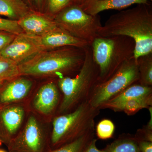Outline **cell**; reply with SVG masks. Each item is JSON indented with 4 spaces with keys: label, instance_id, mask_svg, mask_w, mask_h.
<instances>
[{
    "label": "cell",
    "instance_id": "9",
    "mask_svg": "<svg viewBox=\"0 0 152 152\" xmlns=\"http://www.w3.org/2000/svg\"><path fill=\"white\" fill-rule=\"evenodd\" d=\"M46 50L40 37L23 32L16 35L12 42L0 51V55L19 65L43 51Z\"/></svg>",
    "mask_w": 152,
    "mask_h": 152
},
{
    "label": "cell",
    "instance_id": "36",
    "mask_svg": "<svg viewBox=\"0 0 152 152\" xmlns=\"http://www.w3.org/2000/svg\"><path fill=\"white\" fill-rule=\"evenodd\" d=\"M100 1H102V0H100Z\"/></svg>",
    "mask_w": 152,
    "mask_h": 152
},
{
    "label": "cell",
    "instance_id": "25",
    "mask_svg": "<svg viewBox=\"0 0 152 152\" xmlns=\"http://www.w3.org/2000/svg\"><path fill=\"white\" fill-rule=\"evenodd\" d=\"M0 31L7 32L15 35L23 32L18 24V20L0 18Z\"/></svg>",
    "mask_w": 152,
    "mask_h": 152
},
{
    "label": "cell",
    "instance_id": "31",
    "mask_svg": "<svg viewBox=\"0 0 152 152\" xmlns=\"http://www.w3.org/2000/svg\"><path fill=\"white\" fill-rule=\"evenodd\" d=\"M86 0H72L73 4L78 5L79 6H81Z\"/></svg>",
    "mask_w": 152,
    "mask_h": 152
},
{
    "label": "cell",
    "instance_id": "32",
    "mask_svg": "<svg viewBox=\"0 0 152 152\" xmlns=\"http://www.w3.org/2000/svg\"><path fill=\"white\" fill-rule=\"evenodd\" d=\"M25 1H26V3H27L31 7V0H25Z\"/></svg>",
    "mask_w": 152,
    "mask_h": 152
},
{
    "label": "cell",
    "instance_id": "27",
    "mask_svg": "<svg viewBox=\"0 0 152 152\" xmlns=\"http://www.w3.org/2000/svg\"><path fill=\"white\" fill-rule=\"evenodd\" d=\"M16 35L0 31V51L14 39Z\"/></svg>",
    "mask_w": 152,
    "mask_h": 152
},
{
    "label": "cell",
    "instance_id": "18",
    "mask_svg": "<svg viewBox=\"0 0 152 152\" xmlns=\"http://www.w3.org/2000/svg\"><path fill=\"white\" fill-rule=\"evenodd\" d=\"M104 152H141L134 135L120 136L103 149Z\"/></svg>",
    "mask_w": 152,
    "mask_h": 152
},
{
    "label": "cell",
    "instance_id": "23",
    "mask_svg": "<svg viewBox=\"0 0 152 152\" xmlns=\"http://www.w3.org/2000/svg\"><path fill=\"white\" fill-rule=\"evenodd\" d=\"M72 4V0H45L42 13L54 19L57 14Z\"/></svg>",
    "mask_w": 152,
    "mask_h": 152
},
{
    "label": "cell",
    "instance_id": "22",
    "mask_svg": "<svg viewBox=\"0 0 152 152\" xmlns=\"http://www.w3.org/2000/svg\"><path fill=\"white\" fill-rule=\"evenodd\" d=\"M20 76L19 65L0 55V86Z\"/></svg>",
    "mask_w": 152,
    "mask_h": 152
},
{
    "label": "cell",
    "instance_id": "20",
    "mask_svg": "<svg viewBox=\"0 0 152 152\" xmlns=\"http://www.w3.org/2000/svg\"><path fill=\"white\" fill-rule=\"evenodd\" d=\"M152 106V94L143 97L132 99L118 108L115 112H124L128 115H132L144 108Z\"/></svg>",
    "mask_w": 152,
    "mask_h": 152
},
{
    "label": "cell",
    "instance_id": "14",
    "mask_svg": "<svg viewBox=\"0 0 152 152\" xmlns=\"http://www.w3.org/2000/svg\"><path fill=\"white\" fill-rule=\"evenodd\" d=\"M0 92V102L7 104L23 99L32 86L31 81L19 77L9 81Z\"/></svg>",
    "mask_w": 152,
    "mask_h": 152
},
{
    "label": "cell",
    "instance_id": "4",
    "mask_svg": "<svg viewBox=\"0 0 152 152\" xmlns=\"http://www.w3.org/2000/svg\"><path fill=\"white\" fill-rule=\"evenodd\" d=\"M90 46L93 60L99 69L98 83H101L110 78L125 61L134 57L135 43L126 36H99Z\"/></svg>",
    "mask_w": 152,
    "mask_h": 152
},
{
    "label": "cell",
    "instance_id": "33",
    "mask_svg": "<svg viewBox=\"0 0 152 152\" xmlns=\"http://www.w3.org/2000/svg\"><path fill=\"white\" fill-rule=\"evenodd\" d=\"M3 143V142L2 141L1 139V137H0V146Z\"/></svg>",
    "mask_w": 152,
    "mask_h": 152
},
{
    "label": "cell",
    "instance_id": "8",
    "mask_svg": "<svg viewBox=\"0 0 152 152\" xmlns=\"http://www.w3.org/2000/svg\"><path fill=\"white\" fill-rule=\"evenodd\" d=\"M9 152H47L50 149V140L34 116L7 145Z\"/></svg>",
    "mask_w": 152,
    "mask_h": 152
},
{
    "label": "cell",
    "instance_id": "3",
    "mask_svg": "<svg viewBox=\"0 0 152 152\" xmlns=\"http://www.w3.org/2000/svg\"><path fill=\"white\" fill-rule=\"evenodd\" d=\"M85 53L84 62L77 75L58 79V87L63 95L58 110L61 115L72 111L88 101L98 83L99 69L93 60L91 46L85 48Z\"/></svg>",
    "mask_w": 152,
    "mask_h": 152
},
{
    "label": "cell",
    "instance_id": "28",
    "mask_svg": "<svg viewBox=\"0 0 152 152\" xmlns=\"http://www.w3.org/2000/svg\"><path fill=\"white\" fill-rule=\"evenodd\" d=\"M137 142L141 152H152V142L147 141H139Z\"/></svg>",
    "mask_w": 152,
    "mask_h": 152
},
{
    "label": "cell",
    "instance_id": "21",
    "mask_svg": "<svg viewBox=\"0 0 152 152\" xmlns=\"http://www.w3.org/2000/svg\"><path fill=\"white\" fill-rule=\"evenodd\" d=\"M95 130L91 131L84 135L64 145L49 150L47 152H83L93 139L95 137Z\"/></svg>",
    "mask_w": 152,
    "mask_h": 152
},
{
    "label": "cell",
    "instance_id": "34",
    "mask_svg": "<svg viewBox=\"0 0 152 152\" xmlns=\"http://www.w3.org/2000/svg\"><path fill=\"white\" fill-rule=\"evenodd\" d=\"M0 152H7L6 151H4V150H2V149H0Z\"/></svg>",
    "mask_w": 152,
    "mask_h": 152
},
{
    "label": "cell",
    "instance_id": "19",
    "mask_svg": "<svg viewBox=\"0 0 152 152\" xmlns=\"http://www.w3.org/2000/svg\"><path fill=\"white\" fill-rule=\"evenodd\" d=\"M138 67V83L142 86L152 87V53L143 55L137 60Z\"/></svg>",
    "mask_w": 152,
    "mask_h": 152
},
{
    "label": "cell",
    "instance_id": "5",
    "mask_svg": "<svg viewBox=\"0 0 152 152\" xmlns=\"http://www.w3.org/2000/svg\"><path fill=\"white\" fill-rule=\"evenodd\" d=\"M100 110L87 101L72 111L55 117L50 137L51 149L74 141L95 130V118Z\"/></svg>",
    "mask_w": 152,
    "mask_h": 152
},
{
    "label": "cell",
    "instance_id": "26",
    "mask_svg": "<svg viewBox=\"0 0 152 152\" xmlns=\"http://www.w3.org/2000/svg\"><path fill=\"white\" fill-rule=\"evenodd\" d=\"M134 136L137 141H147L152 142V130L144 126L143 128L138 130Z\"/></svg>",
    "mask_w": 152,
    "mask_h": 152
},
{
    "label": "cell",
    "instance_id": "15",
    "mask_svg": "<svg viewBox=\"0 0 152 152\" xmlns=\"http://www.w3.org/2000/svg\"><path fill=\"white\" fill-rule=\"evenodd\" d=\"M148 0H86L80 6L87 13L96 15L107 10H121L126 8L133 4H146Z\"/></svg>",
    "mask_w": 152,
    "mask_h": 152
},
{
    "label": "cell",
    "instance_id": "29",
    "mask_svg": "<svg viewBox=\"0 0 152 152\" xmlns=\"http://www.w3.org/2000/svg\"><path fill=\"white\" fill-rule=\"evenodd\" d=\"M97 140L95 137L93 139L83 152H104L103 150H100L97 148L96 145Z\"/></svg>",
    "mask_w": 152,
    "mask_h": 152
},
{
    "label": "cell",
    "instance_id": "7",
    "mask_svg": "<svg viewBox=\"0 0 152 152\" xmlns=\"http://www.w3.org/2000/svg\"><path fill=\"white\" fill-rule=\"evenodd\" d=\"M139 80L137 63L133 57L123 63L110 78L98 83L88 101L93 107L100 109L105 103Z\"/></svg>",
    "mask_w": 152,
    "mask_h": 152
},
{
    "label": "cell",
    "instance_id": "30",
    "mask_svg": "<svg viewBox=\"0 0 152 152\" xmlns=\"http://www.w3.org/2000/svg\"><path fill=\"white\" fill-rule=\"evenodd\" d=\"M44 2L45 0H31V7L34 8V10L42 12Z\"/></svg>",
    "mask_w": 152,
    "mask_h": 152
},
{
    "label": "cell",
    "instance_id": "1",
    "mask_svg": "<svg viewBox=\"0 0 152 152\" xmlns=\"http://www.w3.org/2000/svg\"><path fill=\"white\" fill-rule=\"evenodd\" d=\"M99 36L129 37L135 43L134 58L152 53V6L140 4L111 16L99 30Z\"/></svg>",
    "mask_w": 152,
    "mask_h": 152
},
{
    "label": "cell",
    "instance_id": "13",
    "mask_svg": "<svg viewBox=\"0 0 152 152\" xmlns=\"http://www.w3.org/2000/svg\"><path fill=\"white\" fill-rule=\"evenodd\" d=\"M40 38L46 50L67 46L85 48L90 45L87 42L74 37L58 27Z\"/></svg>",
    "mask_w": 152,
    "mask_h": 152
},
{
    "label": "cell",
    "instance_id": "6",
    "mask_svg": "<svg viewBox=\"0 0 152 152\" xmlns=\"http://www.w3.org/2000/svg\"><path fill=\"white\" fill-rule=\"evenodd\" d=\"M54 20L58 27L90 45L99 37V30L102 26L99 14L87 13L80 6L73 4L57 14Z\"/></svg>",
    "mask_w": 152,
    "mask_h": 152
},
{
    "label": "cell",
    "instance_id": "11",
    "mask_svg": "<svg viewBox=\"0 0 152 152\" xmlns=\"http://www.w3.org/2000/svg\"><path fill=\"white\" fill-rule=\"evenodd\" d=\"M24 116V110L20 106H9L1 111L0 121L3 129L0 131V137L3 143L7 145L17 135Z\"/></svg>",
    "mask_w": 152,
    "mask_h": 152
},
{
    "label": "cell",
    "instance_id": "10",
    "mask_svg": "<svg viewBox=\"0 0 152 152\" xmlns=\"http://www.w3.org/2000/svg\"><path fill=\"white\" fill-rule=\"evenodd\" d=\"M18 23L24 33L38 37H42L58 27L53 18L33 10L18 20Z\"/></svg>",
    "mask_w": 152,
    "mask_h": 152
},
{
    "label": "cell",
    "instance_id": "17",
    "mask_svg": "<svg viewBox=\"0 0 152 152\" xmlns=\"http://www.w3.org/2000/svg\"><path fill=\"white\" fill-rule=\"evenodd\" d=\"M32 9L25 0H0V15L18 20Z\"/></svg>",
    "mask_w": 152,
    "mask_h": 152
},
{
    "label": "cell",
    "instance_id": "12",
    "mask_svg": "<svg viewBox=\"0 0 152 152\" xmlns=\"http://www.w3.org/2000/svg\"><path fill=\"white\" fill-rule=\"evenodd\" d=\"M59 100L58 87L54 83L51 82L41 87L34 98L33 104L37 111L48 115L54 111Z\"/></svg>",
    "mask_w": 152,
    "mask_h": 152
},
{
    "label": "cell",
    "instance_id": "16",
    "mask_svg": "<svg viewBox=\"0 0 152 152\" xmlns=\"http://www.w3.org/2000/svg\"><path fill=\"white\" fill-rule=\"evenodd\" d=\"M152 94V87L142 86L138 82L133 84L122 92L105 103L100 109H109L114 111L127 101L146 96Z\"/></svg>",
    "mask_w": 152,
    "mask_h": 152
},
{
    "label": "cell",
    "instance_id": "24",
    "mask_svg": "<svg viewBox=\"0 0 152 152\" xmlns=\"http://www.w3.org/2000/svg\"><path fill=\"white\" fill-rule=\"evenodd\" d=\"M115 126L111 120H102L96 126V134L98 138L106 140L113 137L115 132Z\"/></svg>",
    "mask_w": 152,
    "mask_h": 152
},
{
    "label": "cell",
    "instance_id": "2",
    "mask_svg": "<svg viewBox=\"0 0 152 152\" xmlns=\"http://www.w3.org/2000/svg\"><path fill=\"white\" fill-rule=\"evenodd\" d=\"M50 50L39 52L20 64V75L58 76L59 78L79 72L84 62L85 48L67 46Z\"/></svg>",
    "mask_w": 152,
    "mask_h": 152
},
{
    "label": "cell",
    "instance_id": "35",
    "mask_svg": "<svg viewBox=\"0 0 152 152\" xmlns=\"http://www.w3.org/2000/svg\"><path fill=\"white\" fill-rule=\"evenodd\" d=\"M150 1H152V0H150Z\"/></svg>",
    "mask_w": 152,
    "mask_h": 152
}]
</instances>
